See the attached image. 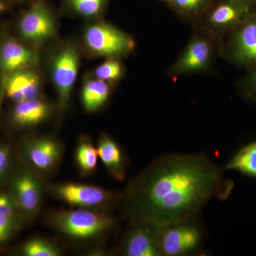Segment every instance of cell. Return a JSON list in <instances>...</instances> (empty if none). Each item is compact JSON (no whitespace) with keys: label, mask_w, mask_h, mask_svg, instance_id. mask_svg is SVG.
I'll use <instances>...</instances> for the list:
<instances>
[{"label":"cell","mask_w":256,"mask_h":256,"mask_svg":"<svg viewBox=\"0 0 256 256\" xmlns=\"http://www.w3.org/2000/svg\"><path fill=\"white\" fill-rule=\"evenodd\" d=\"M233 184L202 154L160 156L122 194L134 220L154 225L190 220L214 198L228 197Z\"/></svg>","instance_id":"1"},{"label":"cell","mask_w":256,"mask_h":256,"mask_svg":"<svg viewBox=\"0 0 256 256\" xmlns=\"http://www.w3.org/2000/svg\"><path fill=\"white\" fill-rule=\"evenodd\" d=\"M256 12V6L242 0H212L198 23L215 40L228 35Z\"/></svg>","instance_id":"6"},{"label":"cell","mask_w":256,"mask_h":256,"mask_svg":"<svg viewBox=\"0 0 256 256\" xmlns=\"http://www.w3.org/2000/svg\"><path fill=\"white\" fill-rule=\"evenodd\" d=\"M122 246V254L126 256H159L160 226L149 222L134 220Z\"/></svg>","instance_id":"14"},{"label":"cell","mask_w":256,"mask_h":256,"mask_svg":"<svg viewBox=\"0 0 256 256\" xmlns=\"http://www.w3.org/2000/svg\"><path fill=\"white\" fill-rule=\"evenodd\" d=\"M111 0H63L67 14L88 22L102 18Z\"/></svg>","instance_id":"19"},{"label":"cell","mask_w":256,"mask_h":256,"mask_svg":"<svg viewBox=\"0 0 256 256\" xmlns=\"http://www.w3.org/2000/svg\"><path fill=\"white\" fill-rule=\"evenodd\" d=\"M80 56L73 42L58 44L48 54L47 66L58 98V109L62 114L68 108L78 76Z\"/></svg>","instance_id":"4"},{"label":"cell","mask_w":256,"mask_h":256,"mask_svg":"<svg viewBox=\"0 0 256 256\" xmlns=\"http://www.w3.org/2000/svg\"><path fill=\"white\" fill-rule=\"evenodd\" d=\"M26 220L22 216L0 217V245L14 238Z\"/></svg>","instance_id":"26"},{"label":"cell","mask_w":256,"mask_h":256,"mask_svg":"<svg viewBox=\"0 0 256 256\" xmlns=\"http://www.w3.org/2000/svg\"><path fill=\"white\" fill-rule=\"evenodd\" d=\"M242 1L248 3V4L254 5V6H256V0H242Z\"/></svg>","instance_id":"30"},{"label":"cell","mask_w":256,"mask_h":256,"mask_svg":"<svg viewBox=\"0 0 256 256\" xmlns=\"http://www.w3.org/2000/svg\"><path fill=\"white\" fill-rule=\"evenodd\" d=\"M161 1L164 2L165 3H168V2L169 1V0H161Z\"/></svg>","instance_id":"32"},{"label":"cell","mask_w":256,"mask_h":256,"mask_svg":"<svg viewBox=\"0 0 256 256\" xmlns=\"http://www.w3.org/2000/svg\"><path fill=\"white\" fill-rule=\"evenodd\" d=\"M74 159L79 174L82 176H90L96 172L98 163V153L90 138L85 136L79 138Z\"/></svg>","instance_id":"20"},{"label":"cell","mask_w":256,"mask_h":256,"mask_svg":"<svg viewBox=\"0 0 256 256\" xmlns=\"http://www.w3.org/2000/svg\"><path fill=\"white\" fill-rule=\"evenodd\" d=\"M244 82L248 92L256 96V67L249 70V73L244 79Z\"/></svg>","instance_id":"28"},{"label":"cell","mask_w":256,"mask_h":256,"mask_svg":"<svg viewBox=\"0 0 256 256\" xmlns=\"http://www.w3.org/2000/svg\"><path fill=\"white\" fill-rule=\"evenodd\" d=\"M214 37L200 30L192 36L188 46L173 64L170 70L171 74L182 75L206 70L214 56Z\"/></svg>","instance_id":"11"},{"label":"cell","mask_w":256,"mask_h":256,"mask_svg":"<svg viewBox=\"0 0 256 256\" xmlns=\"http://www.w3.org/2000/svg\"><path fill=\"white\" fill-rule=\"evenodd\" d=\"M98 153L108 174L118 181H124L126 178L127 162L124 151L112 138L101 134L98 140Z\"/></svg>","instance_id":"17"},{"label":"cell","mask_w":256,"mask_h":256,"mask_svg":"<svg viewBox=\"0 0 256 256\" xmlns=\"http://www.w3.org/2000/svg\"><path fill=\"white\" fill-rule=\"evenodd\" d=\"M54 110L53 104L42 96L14 102L10 112V122L18 129L36 127L50 118Z\"/></svg>","instance_id":"16"},{"label":"cell","mask_w":256,"mask_h":256,"mask_svg":"<svg viewBox=\"0 0 256 256\" xmlns=\"http://www.w3.org/2000/svg\"><path fill=\"white\" fill-rule=\"evenodd\" d=\"M40 56L34 47L13 38L0 45V73L3 82L10 74L22 69L38 66Z\"/></svg>","instance_id":"13"},{"label":"cell","mask_w":256,"mask_h":256,"mask_svg":"<svg viewBox=\"0 0 256 256\" xmlns=\"http://www.w3.org/2000/svg\"><path fill=\"white\" fill-rule=\"evenodd\" d=\"M48 222L56 230L75 240L102 236L114 226V220L104 210L78 208L56 210L50 214Z\"/></svg>","instance_id":"2"},{"label":"cell","mask_w":256,"mask_h":256,"mask_svg":"<svg viewBox=\"0 0 256 256\" xmlns=\"http://www.w3.org/2000/svg\"><path fill=\"white\" fill-rule=\"evenodd\" d=\"M16 254L22 256H60L63 254L60 246L48 239H28L18 248Z\"/></svg>","instance_id":"21"},{"label":"cell","mask_w":256,"mask_h":256,"mask_svg":"<svg viewBox=\"0 0 256 256\" xmlns=\"http://www.w3.org/2000/svg\"><path fill=\"white\" fill-rule=\"evenodd\" d=\"M64 146L56 138L45 134H30L20 140L16 154L20 162L42 178L50 176L60 166Z\"/></svg>","instance_id":"5"},{"label":"cell","mask_w":256,"mask_h":256,"mask_svg":"<svg viewBox=\"0 0 256 256\" xmlns=\"http://www.w3.org/2000/svg\"><path fill=\"white\" fill-rule=\"evenodd\" d=\"M8 1L12 2L14 3H18V4H20V3L24 2L26 1V0H8Z\"/></svg>","instance_id":"31"},{"label":"cell","mask_w":256,"mask_h":256,"mask_svg":"<svg viewBox=\"0 0 256 256\" xmlns=\"http://www.w3.org/2000/svg\"><path fill=\"white\" fill-rule=\"evenodd\" d=\"M9 143L0 142V186L11 178L15 168V154Z\"/></svg>","instance_id":"25"},{"label":"cell","mask_w":256,"mask_h":256,"mask_svg":"<svg viewBox=\"0 0 256 256\" xmlns=\"http://www.w3.org/2000/svg\"><path fill=\"white\" fill-rule=\"evenodd\" d=\"M212 0H169L168 4L176 14L198 22Z\"/></svg>","instance_id":"23"},{"label":"cell","mask_w":256,"mask_h":256,"mask_svg":"<svg viewBox=\"0 0 256 256\" xmlns=\"http://www.w3.org/2000/svg\"><path fill=\"white\" fill-rule=\"evenodd\" d=\"M114 86L92 75L82 80L80 100L84 110L89 114L97 112L104 107L110 98Z\"/></svg>","instance_id":"18"},{"label":"cell","mask_w":256,"mask_h":256,"mask_svg":"<svg viewBox=\"0 0 256 256\" xmlns=\"http://www.w3.org/2000/svg\"><path fill=\"white\" fill-rule=\"evenodd\" d=\"M46 190L70 206L86 210H104L122 198V194L87 184H52L47 185Z\"/></svg>","instance_id":"8"},{"label":"cell","mask_w":256,"mask_h":256,"mask_svg":"<svg viewBox=\"0 0 256 256\" xmlns=\"http://www.w3.org/2000/svg\"><path fill=\"white\" fill-rule=\"evenodd\" d=\"M223 52L230 62L248 70L256 67V12L225 36Z\"/></svg>","instance_id":"10"},{"label":"cell","mask_w":256,"mask_h":256,"mask_svg":"<svg viewBox=\"0 0 256 256\" xmlns=\"http://www.w3.org/2000/svg\"><path fill=\"white\" fill-rule=\"evenodd\" d=\"M201 233L190 220L160 226L159 249L161 256H182L194 250Z\"/></svg>","instance_id":"12"},{"label":"cell","mask_w":256,"mask_h":256,"mask_svg":"<svg viewBox=\"0 0 256 256\" xmlns=\"http://www.w3.org/2000/svg\"><path fill=\"white\" fill-rule=\"evenodd\" d=\"M224 169L237 170L242 174L256 178V142L242 148Z\"/></svg>","instance_id":"22"},{"label":"cell","mask_w":256,"mask_h":256,"mask_svg":"<svg viewBox=\"0 0 256 256\" xmlns=\"http://www.w3.org/2000/svg\"><path fill=\"white\" fill-rule=\"evenodd\" d=\"M18 216H23L11 192L9 190L8 192L0 193V217H12Z\"/></svg>","instance_id":"27"},{"label":"cell","mask_w":256,"mask_h":256,"mask_svg":"<svg viewBox=\"0 0 256 256\" xmlns=\"http://www.w3.org/2000/svg\"><path fill=\"white\" fill-rule=\"evenodd\" d=\"M16 28L22 40L36 48L54 40L58 33L56 18L46 0H32L20 15Z\"/></svg>","instance_id":"7"},{"label":"cell","mask_w":256,"mask_h":256,"mask_svg":"<svg viewBox=\"0 0 256 256\" xmlns=\"http://www.w3.org/2000/svg\"><path fill=\"white\" fill-rule=\"evenodd\" d=\"M82 42L88 54L106 60H120L136 48V42L130 35L102 18L89 22L82 30Z\"/></svg>","instance_id":"3"},{"label":"cell","mask_w":256,"mask_h":256,"mask_svg":"<svg viewBox=\"0 0 256 256\" xmlns=\"http://www.w3.org/2000/svg\"><path fill=\"white\" fill-rule=\"evenodd\" d=\"M5 94L14 102L42 97V78L37 66L10 74L3 82Z\"/></svg>","instance_id":"15"},{"label":"cell","mask_w":256,"mask_h":256,"mask_svg":"<svg viewBox=\"0 0 256 256\" xmlns=\"http://www.w3.org/2000/svg\"><path fill=\"white\" fill-rule=\"evenodd\" d=\"M40 175L22 162L14 168L10 178V191L26 222L33 220L41 210L46 190Z\"/></svg>","instance_id":"9"},{"label":"cell","mask_w":256,"mask_h":256,"mask_svg":"<svg viewBox=\"0 0 256 256\" xmlns=\"http://www.w3.org/2000/svg\"><path fill=\"white\" fill-rule=\"evenodd\" d=\"M6 0H0V14H3L8 9Z\"/></svg>","instance_id":"29"},{"label":"cell","mask_w":256,"mask_h":256,"mask_svg":"<svg viewBox=\"0 0 256 256\" xmlns=\"http://www.w3.org/2000/svg\"><path fill=\"white\" fill-rule=\"evenodd\" d=\"M124 66L119 58H106L105 62L94 69L92 75L112 86L124 75Z\"/></svg>","instance_id":"24"}]
</instances>
